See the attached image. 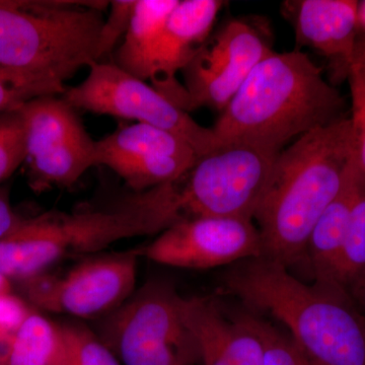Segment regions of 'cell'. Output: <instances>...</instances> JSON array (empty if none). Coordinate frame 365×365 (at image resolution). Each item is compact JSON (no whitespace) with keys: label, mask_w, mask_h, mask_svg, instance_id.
I'll list each match as a JSON object with an SVG mask.
<instances>
[{"label":"cell","mask_w":365,"mask_h":365,"mask_svg":"<svg viewBox=\"0 0 365 365\" xmlns=\"http://www.w3.org/2000/svg\"><path fill=\"white\" fill-rule=\"evenodd\" d=\"M351 158L349 117L280 151L254 215L263 258L289 269L306 257L312 230L342 187Z\"/></svg>","instance_id":"obj_1"},{"label":"cell","mask_w":365,"mask_h":365,"mask_svg":"<svg viewBox=\"0 0 365 365\" xmlns=\"http://www.w3.org/2000/svg\"><path fill=\"white\" fill-rule=\"evenodd\" d=\"M227 294L281 322L317 365H365V317L345 289L307 285L268 259L235 263L223 277Z\"/></svg>","instance_id":"obj_2"},{"label":"cell","mask_w":365,"mask_h":365,"mask_svg":"<svg viewBox=\"0 0 365 365\" xmlns=\"http://www.w3.org/2000/svg\"><path fill=\"white\" fill-rule=\"evenodd\" d=\"M345 101L300 51L271 52L228 103L213 131L280 153L292 139L344 118Z\"/></svg>","instance_id":"obj_3"},{"label":"cell","mask_w":365,"mask_h":365,"mask_svg":"<svg viewBox=\"0 0 365 365\" xmlns=\"http://www.w3.org/2000/svg\"><path fill=\"white\" fill-rule=\"evenodd\" d=\"M175 223L163 186L112 208L23 218L0 240V273L11 280L29 279L67 257L95 255L122 240L160 235Z\"/></svg>","instance_id":"obj_4"},{"label":"cell","mask_w":365,"mask_h":365,"mask_svg":"<svg viewBox=\"0 0 365 365\" xmlns=\"http://www.w3.org/2000/svg\"><path fill=\"white\" fill-rule=\"evenodd\" d=\"M108 4L0 0V66L64 85L100 62Z\"/></svg>","instance_id":"obj_5"},{"label":"cell","mask_w":365,"mask_h":365,"mask_svg":"<svg viewBox=\"0 0 365 365\" xmlns=\"http://www.w3.org/2000/svg\"><path fill=\"white\" fill-rule=\"evenodd\" d=\"M279 153L244 140H220L169 182L179 222L199 217L254 220Z\"/></svg>","instance_id":"obj_6"},{"label":"cell","mask_w":365,"mask_h":365,"mask_svg":"<svg viewBox=\"0 0 365 365\" xmlns=\"http://www.w3.org/2000/svg\"><path fill=\"white\" fill-rule=\"evenodd\" d=\"M180 300L169 283L150 281L112 312L101 339L124 365H194L198 348Z\"/></svg>","instance_id":"obj_7"},{"label":"cell","mask_w":365,"mask_h":365,"mask_svg":"<svg viewBox=\"0 0 365 365\" xmlns=\"http://www.w3.org/2000/svg\"><path fill=\"white\" fill-rule=\"evenodd\" d=\"M88 78L66 88L62 98L74 109L135 120L176 134L205 155L220 143L212 128L197 123L189 113L170 102L153 86L122 71L113 62H96Z\"/></svg>","instance_id":"obj_8"},{"label":"cell","mask_w":365,"mask_h":365,"mask_svg":"<svg viewBox=\"0 0 365 365\" xmlns=\"http://www.w3.org/2000/svg\"><path fill=\"white\" fill-rule=\"evenodd\" d=\"M19 111L25 127L29 185L34 191L71 187L96 167L97 141L63 98H36Z\"/></svg>","instance_id":"obj_9"},{"label":"cell","mask_w":365,"mask_h":365,"mask_svg":"<svg viewBox=\"0 0 365 365\" xmlns=\"http://www.w3.org/2000/svg\"><path fill=\"white\" fill-rule=\"evenodd\" d=\"M138 258L135 250L97 255L63 275L43 273L19 282L26 299L42 311L96 318L111 314L134 294Z\"/></svg>","instance_id":"obj_10"},{"label":"cell","mask_w":365,"mask_h":365,"mask_svg":"<svg viewBox=\"0 0 365 365\" xmlns=\"http://www.w3.org/2000/svg\"><path fill=\"white\" fill-rule=\"evenodd\" d=\"M135 251L160 265L203 270L260 258L262 242L253 220L199 217L175 223Z\"/></svg>","instance_id":"obj_11"},{"label":"cell","mask_w":365,"mask_h":365,"mask_svg":"<svg viewBox=\"0 0 365 365\" xmlns=\"http://www.w3.org/2000/svg\"><path fill=\"white\" fill-rule=\"evenodd\" d=\"M271 52L254 26L245 21H228L182 71L189 111L208 107L222 112L254 67Z\"/></svg>","instance_id":"obj_12"},{"label":"cell","mask_w":365,"mask_h":365,"mask_svg":"<svg viewBox=\"0 0 365 365\" xmlns=\"http://www.w3.org/2000/svg\"><path fill=\"white\" fill-rule=\"evenodd\" d=\"M222 6L218 0H180L158 39L151 86L184 111L189 113L188 93L178 81L177 73L184 71L205 44Z\"/></svg>","instance_id":"obj_13"},{"label":"cell","mask_w":365,"mask_h":365,"mask_svg":"<svg viewBox=\"0 0 365 365\" xmlns=\"http://www.w3.org/2000/svg\"><path fill=\"white\" fill-rule=\"evenodd\" d=\"M359 2L355 0H295L283 4L297 42L330 62L335 78H348L359 35Z\"/></svg>","instance_id":"obj_14"},{"label":"cell","mask_w":365,"mask_h":365,"mask_svg":"<svg viewBox=\"0 0 365 365\" xmlns=\"http://www.w3.org/2000/svg\"><path fill=\"white\" fill-rule=\"evenodd\" d=\"M357 181L359 173L351 158L342 187L319 216L309 235L306 256L318 283L331 284L332 281L334 269L351 216Z\"/></svg>","instance_id":"obj_15"},{"label":"cell","mask_w":365,"mask_h":365,"mask_svg":"<svg viewBox=\"0 0 365 365\" xmlns=\"http://www.w3.org/2000/svg\"><path fill=\"white\" fill-rule=\"evenodd\" d=\"M180 0H137L114 61L122 71L150 81L153 57L165 21Z\"/></svg>","instance_id":"obj_16"},{"label":"cell","mask_w":365,"mask_h":365,"mask_svg":"<svg viewBox=\"0 0 365 365\" xmlns=\"http://www.w3.org/2000/svg\"><path fill=\"white\" fill-rule=\"evenodd\" d=\"M141 155L198 158L193 148L176 134L151 125L135 123L97 141L95 162L98 165L106 158Z\"/></svg>","instance_id":"obj_17"},{"label":"cell","mask_w":365,"mask_h":365,"mask_svg":"<svg viewBox=\"0 0 365 365\" xmlns=\"http://www.w3.org/2000/svg\"><path fill=\"white\" fill-rule=\"evenodd\" d=\"M61 357L59 326L31 311L4 346L0 362L2 365H58Z\"/></svg>","instance_id":"obj_18"},{"label":"cell","mask_w":365,"mask_h":365,"mask_svg":"<svg viewBox=\"0 0 365 365\" xmlns=\"http://www.w3.org/2000/svg\"><path fill=\"white\" fill-rule=\"evenodd\" d=\"M182 321L196 341L202 365H230L225 355V333L227 319L209 297L180 300Z\"/></svg>","instance_id":"obj_19"},{"label":"cell","mask_w":365,"mask_h":365,"mask_svg":"<svg viewBox=\"0 0 365 365\" xmlns=\"http://www.w3.org/2000/svg\"><path fill=\"white\" fill-rule=\"evenodd\" d=\"M197 158L172 155L109 158L98 165L109 168L132 190L141 193L176 181L191 169Z\"/></svg>","instance_id":"obj_20"},{"label":"cell","mask_w":365,"mask_h":365,"mask_svg":"<svg viewBox=\"0 0 365 365\" xmlns=\"http://www.w3.org/2000/svg\"><path fill=\"white\" fill-rule=\"evenodd\" d=\"M364 279L365 179L359 173L356 196L331 284L338 285L349 294L353 287Z\"/></svg>","instance_id":"obj_21"},{"label":"cell","mask_w":365,"mask_h":365,"mask_svg":"<svg viewBox=\"0 0 365 365\" xmlns=\"http://www.w3.org/2000/svg\"><path fill=\"white\" fill-rule=\"evenodd\" d=\"M62 83L0 66V114L44 96L63 95Z\"/></svg>","instance_id":"obj_22"},{"label":"cell","mask_w":365,"mask_h":365,"mask_svg":"<svg viewBox=\"0 0 365 365\" xmlns=\"http://www.w3.org/2000/svg\"><path fill=\"white\" fill-rule=\"evenodd\" d=\"M59 328L64 365H121L112 350L86 327L66 324Z\"/></svg>","instance_id":"obj_23"},{"label":"cell","mask_w":365,"mask_h":365,"mask_svg":"<svg viewBox=\"0 0 365 365\" xmlns=\"http://www.w3.org/2000/svg\"><path fill=\"white\" fill-rule=\"evenodd\" d=\"M225 355L230 365H264V347L249 314L228 322L225 333Z\"/></svg>","instance_id":"obj_24"},{"label":"cell","mask_w":365,"mask_h":365,"mask_svg":"<svg viewBox=\"0 0 365 365\" xmlns=\"http://www.w3.org/2000/svg\"><path fill=\"white\" fill-rule=\"evenodd\" d=\"M26 160L23 117L18 109L0 114V184L9 179Z\"/></svg>","instance_id":"obj_25"},{"label":"cell","mask_w":365,"mask_h":365,"mask_svg":"<svg viewBox=\"0 0 365 365\" xmlns=\"http://www.w3.org/2000/svg\"><path fill=\"white\" fill-rule=\"evenodd\" d=\"M250 321L260 336L264 347V365H317L297 347L290 336L257 317Z\"/></svg>","instance_id":"obj_26"},{"label":"cell","mask_w":365,"mask_h":365,"mask_svg":"<svg viewBox=\"0 0 365 365\" xmlns=\"http://www.w3.org/2000/svg\"><path fill=\"white\" fill-rule=\"evenodd\" d=\"M347 79L351 93L352 162L365 179V81L354 72H350Z\"/></svg>","instance_id":"obj_27"},{"label":"cell","mask_w":365,"mask_h":365,"mask_svg":"<svg viewBox=\"0 0 365 365\" xmlns=\"http://www.w3.org/2000/svg\"><path fill=\"white\" fill-rule=\"evenodd\" d=\"M136 0H117L111 2V11L105 19L100 38V61L112 52L118 41L124 37Z\"/></svg>","instance_id":"obj_28"},{"label":"cell","mask_w":365,"mask_h":365,"mask_svg":"<svg viewBox=\"0 0 365 365\" xmlns=\"http://www.w3.org/2000/svg\"><path fill=\"white\" fill-rule=\"evenodd\" d=\"M31 311L20 297L11 294H0V344L6 345Z\"/></svg>","instance_id":"obj_29"},{"label":"cell","mask_w":365,"mask_h":365,"mask_svg":"<svg viewBox=\"0 0 365 365\" xmlns=\"http://www.w3.org/2000/svg\"><path fill=\"white\" fill-rule=\"evenodd\" d=\"M21 220L23 217L16 215L11 207L6 190L0 189V240L18 227Z\"/></svg>","instance_id":"obj_30"},{"label":"cell","mask_w":365,"mask_h":365,"mask_svg":"<svg viewBox=\"0 0 365 365\" xmlns=\"http://www.w3.org/2000/svg\"><path fill=\"white\" fill-rule=\"evenodd\" d=\"M365 81V33H359L353 55L351 71Z\"/></svg>","instance_id":"obj_31"},{"label":"cell","mask_w":365,"mask_h":365,"mask_svg":"<svg viewBox=\"0 0 365 365\" xmlns=\"http://www.w3.org/2000/svg\"><path fill=\"white\" fill-rule=\"evenodd\" d=\"M349 294L351 295L354 302L359 304V309H361L365 317V279L353 287L349 290Z\"/></svg>","instance_id":"obj_32"},{"label":"cell","mask_w":365,"mask_h":365,"mask_svg":"<svg viewBox=\"0 0 365 365\" xmlns=\"http://www.w3.org/2000/svg\"><path fill=\"white\" fill-rule=\"evenodd\" d=\"M11 294V279L0 273V294Z\"/></svg>","instance_id":"obj_33"},{"label":"cell","mask_w":365,"mask_h":365,"mask_svg":"<svg viewBox=\"0 0 365 365\" xmlns=\"http://www.w3.org/2000/svg\"><path fill=\"white\" fill-rule=\"evenodd\" d=\"M359 33H365V1L359 2Z\"/></svg>","instance_id":"obj_34"},{"label":"cell","mask_w":365,"mask_h":365,"mask_svg":"<svg viewBox=\"0 0 365 365\" xmlns=\"http://www.w3.org/2000/svg\"><path fill=\"white\" fill-rule=\"evenodd\" d=\"M58 365H64L63 364V361H62V357H61V360H60V362H59Z\"/></svg>","instance_id":"obj_35"},{"label":"cell","mask_w":365,"mask_h":365,"mask_svg":"<svg viewBox=\"0 0 365 365\" xmlns=\"http://www.w3.org/2000/svg\"><path fill=\"white\" fill-rule=\"evenodd\" d=\"M0 365H2V364H1V362H0Z\"/></svg>","instance_id":"obj_36"}]
</instances>
